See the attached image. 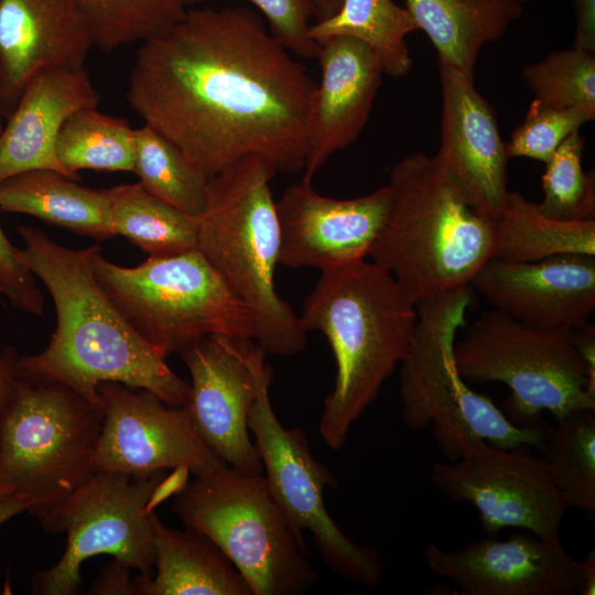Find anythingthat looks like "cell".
<instances>
[{"label": "cell", "instance_id": "obj_6", "mask_svg": "<svg viewBox=\"0 0 595 595\" xmlns=\"http://www.w3.org/2000/svg\"><path fill=\"white\" fill-rule=\"evenodd\" d=\"M472 301L470 288H466L416 304L413 337L400 363L403 423L411 431L431 428L450 462L480 441L500 450L534 446L543 451L552 430L549 424H513L457 371L454 344Z\"/></svg>", "mask_w": 595, "mask_h": 595}, {"label": "cell", "instance_id": "obj_39", "mask_svg": "<svg viewBox=\"0 0 595 595\" xmlns=\"http://www.w3.org/2000/svg\"><path fill=\"white\" fill-rule=\"evenodd\" d=\"M575 34L573 47L595 52V0H573Z\"/></svg>", "mask_w": 595, "mask_h": 595}, {"label": "cell", "instance_id": "obj_42", "mask_svg": "<svg viewBox=\"0 0 595 595\" xmlns=\"http://www.w3.org/2000/svg\"><path fill=\"white\" fill-rule=\"evenodd\" d=\"M581 562L584 575L582 595L595 594V552L592 550Z\"/></svg>", "mask_w": 595, "mask_h": 595}, {"label": "cell", "instance_id": "obj_28", "mask_svg": "<svg viewBox=\"0 0 595 595\" xmlns=\"http://www.w3.org/2000/svg\"><path fill=\"white\" fill-rule=\"evenodd\" d=\"M115 235L126 237L149 256H165L197 248L196 217L147 192L141 184L109 190Z\"/></svg>", "mask_w": 595, "mask_h": 595}, {"label": "cell", "instance_id": "obj_32", "mask_svg": "<svg viewBox=\"0 0 595 595\" xmlns=\"http://www.w3.org/2000/svg\"><path fill=\"white\" fill-rule=\"evenodd\" d=\"M104 52L145 42L169 31L205 0H73Z\"/></svg>", "mask_w": 595, "mask_h": 595}, {"label": "cell", "instance_id": "obj_18", "mask_svg": "<svg viewBox=\"0 0 595 595\" xmlns=\"http://www.w3.org/2000/svg\"><path fill=\"white\" fill-rule=\"evenodd\" d=\"M442 90L441 142L436 164L465 202L491 217L506 202V142L493 106L475 79L439 61Z\"/></svg>", "mask_w": 595, "mask_h": 595}, {"label": "cell", "instance_id": "obj_2", "mask_svg": "<svg viewBox=\"0 0 595 595\" xmlns=\"http://www.w3.org/2000/svg\"><path fill=\"white\" fill-rule=\"evenodd\" d=\"M34 275L47 288L56 328L47 347L18 360V378L62 383L101 410L98 386L118 382L185 407L190 383L129 325L99 286L91 267L97 246L66 248L31 226L18 227Z\"/></svg>", "mask_w": 595, "mask_h": 595}, {"label": "cell", "instance_id": "obj_41", "mask_svg": "<svg viewBox=\"0 0 595 595\" xmlns=\"http://www.w3.org/2000/svg\"><path fill=\"white\" fill-rule=\"evenodd\" d=\"M28 504L14 494L4 497L0 500V524L22 511H28Z\"/></svg>", "mask_w": 595, "mask_h": 595}, {"label": "cell", "instance_id": "obj_14", "mask_svg": "<svg viewBox=\"0 0 595 595\" xmlns=\"http://www.w3.org/2000/svg\"><path fill=\"white\" fill-rule=\"evenodd\" d=\"M181 356L192 380L185 407L202 441L226 465L262 474L248 421L267 365L266 353L253 339L213 335Z\"/></svg>", "mask_w": 595, "mask_h": 595}, {"label": "cell", "instance_id": "obj_43", "mask_svg": "<svg viewBox=\"0 0 595 595\" xmlns=\"http://www.w3.org/2000/svg\"><path fill=\"white\" fill-rule=\"evenodd\" d=\"M313 19L315 22L323 21L337 12L342 0H311Z\"/></svg>", "mask_w": 595, "mask_h": 595}, {"label": "cell", "instance_id": "obj_13", "mask_svg": "<svg viewBox=\"0 0 595 595\" xmlns=\"http://www.w3.org/2000/svg\"><path fill=\"white\" fill-rule=\"evenodd\" d=\"M430 479L450 499L470 504L490 537L515 527L559 539L567 507L543 457L480 441L455 462L434 463Z\"/></svg>", "mask_w": 595, "mask_h": 595}, {"label": "cell", "instance_id": "obj_4", "mask_svg": "<svg viewBox=\"0 0 595 595\" xmlns=\"http://www.w3.org/2000/svg\"><path fill=\"white\" fill-rule=\"evenodd\" d=\"M388 216L369 257L418 304L470 288L493 257L490 219L472 208L433 156L413 152L390 170Z\"/></svg>", "mask_w": 595, "mask_h": 595}, {"label": "cell", "instance_id": "obj_33", "mask_svg": "<svg viewBox=\"0 0 595 595\" xmlns=\"http://www.w3.org/2000/svg\"><path fill=\"white\" fill-rule=\"evenodd\" d=\"M584 138L570 134L545 162L543 198L539 210L552 219L584 221L595 219L594 176L582 166Z\"/></svg>", "mask_w": 595, "mask_h": 595}, {"label": "cell", "instance_id": "obj_29", "mask_svg": "<svg viewBox=\"0 0 595 595\" xmlns=\"http://www.w3.org/2000/svg\"><path fill=\"white\" fill-rule=\"evenodd\" d=\"M136 129L122 119L105 115L97 107L80 109L63 123L56 141L57 159L68 176L77 172L134 171Z\"/></svg>", "mask_w": 595, "mask_h": 595}, {"label": "cell", "instance_id": "obj_35", "mask_svg": "<svg viewBox=\"0 0 595 595\" xmlns=\"http://www.w3.org/2000/svg\"><path fill=\"white\" fill-rule=\"evenodd\" d=\"M594 118L595 113L582 108H555L533 99L523 122L506 142L507 154L545 163L570 134Z\"/></svg>", "mask_w": 595, "mask_h": 595}, {"label": "cell", "instance_id": "obj_16", "mask_svg": "<svg viewBox=\"0 0 595 595\" xmlns=\"http://www.w3.org/2000/svg\"><path fill=\"white\" fill-rule=\"evenodd\" d=\"M424 558L462 595H574L584 586L581 562L560 540L534 534L515 533L505 541L488 536L456 551L430 543Z\"/></svg>", "mask_w": 595, "mask_h": 595}, {"label": "cell", "instance_id": "obj_23", "mask_svg": "<svg viewBox=\"0 0 595 595\" xmlns=\"http://www.w3.org/2000/svg\"><path fill=\"white\" fill-rule=\"evenodd\" d=\"M155 573L132 581L133 595H253L247 580L206 534L176 530L150 512Z\"/></svg>", "mask_w": 595, "mask_h": 595}, {"label": "cell", "instance_id": "obj_26", "mask_svg": "<svg viewBox=\"0 0 595 595\" xmlns=\"http://www.w3.org/2000/svg\"><path fill=\"white\" fill-rule=\"evenodd\" d=\"M489 219L494 259L534 262L567 253L595 256V219H552L518 192H509L505 204Z\"/></svg>", "mask_w": 595, "mask_h": 595}, {"label": "cell", "instance_id": "obj_8", "mask_svg": "<svg viewBox=\"0 0 595 595\" xmlns=\"http://www.w3.org/2000/svg\"><path fill=\"white\" fill-rule=\"evenodd\" d=\"M172 509L219 547L253 595H298L318 582L303 533L262 474L225 465L198 475L176 491Z\"/></svg>", "mask_w": 595, "mask_h": 595}, {"label": "cell", "instance_id": "obj_5", "mask_svg": "<svg viewBox=\"0 0 595 595\" xmlns=\"http://www.w3.org/2000/svg\"><path fill=\"white\" fill-rule=\"evenodd\" d=\"M277 172L263 156L248 155L209 177L196 217L197 249L248 307L260 348L292 356L309 332L275 290L280 226L270 181Z\"/></svg>", "mask_w": 595, "mask_h": 595}, {"label": "cell", "instance_id": "obj_31", "mask_svg": "<svg viewBox=\"0 0 595 595\" xmlns=\"http://www.w3.org/2000/svg\"><path fill=\"white\" fill-rule=\"evenodd\" d=\"M544 462L567 509L595 517V410H577L556 421L544 445Z\"/></svg>", "mask_w": 595, "mask_h": 595}, {"label": "cell", "instance_id": "obj_7", "mask_svg": "<svg viewBox=\"0 0 595 595\" xmlns=\"http://www.w3.org/2000/svg\"><path fill=\"white\" fill-rule=\"evenodd\" d=\"M91 267L116 309L164 358L213 335L255 339L248 307L197 248L126 268L97 246Z\"/></svg>", "mask_w": 595, "mask_h": 595}, {"label": "cell", "instance_id": "obj_9", "mask_svg": "<svg viewBox=\"0 0 595 595\" xmlns=\"http://www.w3.org/2000/svg\"><path fill=\"white\" fill-rule=\"evenodd\" d=\"M102 413L57 382L18 378L0 410V479L43 527L94 473Z\"/></svg>", "mask_w": 595, "mask_h": 595}, {"label": "cell", "instance_id": "obj_24", "mask_svg": "<svg viewBox=\"0 0 595 595\" xmlns=\"http://www.w3.org/2000/svg\"><path fill=\"white\" fill-rule=\"evenodd\" d=\"M0 209L101 241L115 235L109 190L78 185L48 169L18 173L0 182Z\"/></svg>", "mask_w": 595, "mask_h": 595}, {"label": "cell", "instance_id": "obj_25", "mask_svg": "<svg viewBox=\"0 0 595 595\" xmlns=\"http://www.w3.org/2000/svg\"><path fill=\"white\" fill-rule=\"evenodd\" d=\"M405 4L439 61L473 79L480 50L499 40L522 14V4L510 0H405Z\"/></svg>", "mask_w": 595, "mask_h": 595}, {"label": "cell", "instance_id": "obj_34", "mask_svg": "<svg viewBox=\"0 0 595 595\" xmlns=\"http://www.w3.org/2000/svg\"><path fill=\"white\" fill-rule=\"evenodd\" d=\"M522 77L540 104L595 113V52L573 46L554 51L527 65Z\"/></svg>", "mask_w": 595, "mask_h": 595}, {"label": "cell", "instance_id": "obj_38", "mask_svg": "<svg viewBox=\"0 0 595 595\" xmlns=\"http://www.w3.org/2000/svg\"><path fill=\"white\" fill-rule=\"evenodd\" d=\"M129 566L117 559L106 565L99 577L93 583L89 594L94 595H133Z\"/></svg>", "mask_w": 595, "mask_h": 595}, {"label": "cell", "instance_id": "obj_3", "mask_svg": "<svg viewBox=\"0 0 595 595\" xmlns=\"http://www.w3.org/2000/svg\"><path fill=\"white\" fill-rule=\"evenodd\" d=\"M299 317L307 332L326 337L334 354V387L318 430L326 445L339 451L405 357L416 304L388 270L364 259L322 270Z\"/></svg>", "mask_w": 595, "mask_h": 595}, {"label": "cell", "instance_id": "obj_11", "mask_svg": "<svg viewBox=\"0 0 595 595\" xmlns=\"http://www.w3.org/2000/svg\"><path fill=\"white\" fill-rule=\"evenodd\" d=\"M166 470L132 475L95 472L43 526L48 533H67L66 548L51 567L37 572L31 591L37 595L79 593L80 565L109 554L151 577L154 550L150 512Z\"/></svg>", "mask_w": 595, "mask_h": 595}, {"label": "cell", "instance_id": "obj_10", "mask_svg": "<svg viewBox=\"0 0 595 595\" xmlns=\"http://www.w3.org/2000/svg\"><path fill=\"white\" fill-rule=\"evenodd\" d=\"M465 381H499L510 389L507 418L536 425L548 410L559 421L577 410H595V386L571 331L524 325L497 310L482 314L454 344Z\"/></svg>", "mask_w": 595, "mask_h": 595}, {"label": "cell", "instance_id": "obj_40", "mask_svg": "<svg viewBox=\"0 0 595 595\" xmlns=\"http://www.w3.org/2000/svg\"><path fill=\"white\" fill-rule=\"evenodd\" d=\"M17 351L12 347H6L0 355V410L10 399L18 381Z\"/></svg>", "mask_w": 595, "mask_h": 595}, {"label": "cell", "instance_id": "obj_45", "mask_svg": "<svg viewBox=\"0 0 595 595\" xmlns=\"http://www.w3.org/2000/svg\"><path fill=\"white\" fill-rule=\"evenodd\" d=\"M510 1H515V2H518V3L523 4V1H524V0H510Z\"/></svg>", "mask_w": 595, "mask_h": 595}, {"label": "cell", "instance_id": "obj_19", "mask_svg": "<svg viewBox=\"0 0 595 595\" xmlns=\"http://www.w3.org/2000/svg\"><path fill=\"white\" fill-rule=\"evenodd\" d=\"M470 286L524 325L573 331L595 310V256L567 253L534 262L491 258Z\"/></svg>", "mask_w": 595, "mask_h": 595}, {"label": "cell", "instance_id": "obj_15", "mask_svg": "<svg viewBox=\"0 0 595 595\" xmlns=\"http://www.w3.org/2000/svg\"><path fill=\"white\" fill-rule=\"evenodd\" d=\"M102 425L95 472L132 475L174 468L195 476L226 464L202 441L186 407H174L118 382L98 386Z\"/></svg>", "mask_w": 595, "mask_h": 595}, {"label": "cell", "instance_id": "obj_27", "mask_svg": "<svg viewBox=\"0 0 595 595\" xmlns=\"http://www.w3.org/2000/svg\"><path fill=\"white\" fill-rule=\"evenodd\" d=\"M419 31L405 7L393 0H342L332 17L312 23L315 42L347 36L365 43L380 62L382 73L402 77L412 68L407 36Z\"/></svg>", "mask_w": 595, "mask_h": 595}, {"label": "cell", "instance_id": "obj_36", "mask_svg": "<svg viewBox=\"0 0 595 595\" xmlns=\"http://www.w3.org/2000/svg\"><path fill=\"white\" fill-rule=\"evenodd\" d=\"M266 18L269 31L289 52L316 58L318 44L311 37V0H249Z\"/></svg>", "mask_w": 595, "mask_h": 595}, {"label": "cell", "instance_id": "obj_44", "mask_svg": "<svg viewBox=\"0 0 595 595\" xmlns=\"http://www.w3.org/2000/svg\"><path fill=\"white\" fill-rule=\"evenodd\" d=\"M9 495H11V491L6 487V485L0 479V500Z\"/></svg>", "mask_w": 595, "mask_h": 595}, {"label": "cell", "instance_id": "obj_30", "mask_svg": "<svg viewBox=\"0 0 595 595\" xmlns=\"http://www.w3.org/2000/svg\"><path fill=\"white\" fill-rule=\"evenodd\" d=\"M136 132L134 173L141 186L181 212L204 209L208 177L170 139L143 125Z\"/></svg>", "mask_w": 595, "mask_h": 595}, {"label": "cell", "instance_id": "obj_20", "mask_svg": "<svg viewBox=\"0 0 595 595\" xmlns=\"http://www.w3.org/2000/svg\"><path fill=\"white\" fill-rule=\"evenodd\" d=\"M95 40L73 0H0V116L40 72L84 68Z\"/></svg>", "mask_w": 595, "mask_h": 595}, {"label": "cell", "instance_id": "obj_17", "mask_svg": "<svg viewBox=\"0 0 595 595\" xmlns=\"http://www.w3.org/2000/svg\"><path fill=\"white\" fill-rule=\"evenodd\" d=\"M390 203L388 185L347 199L321 195L304 180L289 186L277 202L279 263L322 271L364 260L382 229Z\"/></svg>", "mask_w": 595, "mask_h": 595}, {"label": "cell", "instance_id": "obj_12", "mask_svg": "<svg viewBox=\"0 0 595 595\" xmlns=\"http://www.w3.org/2000/svg\"><path fill=\"white\" fill-rule=\"evenodd\" d=\"M272 379L267 364L248 425L273 497L299 531L312 534L316 551L333 572L363 586L378 585L383 575L378 552L351 540L327 512L324 489L336 487L337 479L313 456L306 433L286 429L277 418L269 394Z\"/></svg>", "mask_w": 595, "mask_h": 595}, {"label": "cell", "instance_id": "obj_21", "mask_svg": "<svg viewBox=\"0 0 595 595\" xmlns=\"http://www.w3.org/2000/svg\"><path fill=\"white\" fill-rule=\"evenodd\" d=\"M316 43L321 78L312 91L306 115L302 180L307 182L331 155L359 137L383 75L376 54L358 40L332 36Z\"/></svg>", "mask_w": 595, "mask_h": 595}, {"label": "cell", "instance_id": "obj_22", "mask_svg": "<svg viewBox=\"0 0 595 595\" xmlns=\"http://www.w3.org/2000/svg\"><path fill=\"white\" fill-rule=\"evenodd\" d=\"M99 102V93L85 67L36 74L0 132V182L37 169L69 177L56 155L58 132L71 115Z\"/></svg>", "mask_w": 595, "mask_h": 595}, {"label": "cell", "instance_id": "obj_37", "mask_svg": "<svg viewBox=\"0 0 595 595\" xmlns=\"http://www.w3.org/2000/svg\"><path fill=\"white\" fill-rule=\"evenodd\" d=\"M0 294L26 313L42 315L43 295L36 285L25 250L13 246L0 227Z\"/></svg>", "mask_w": 595, "mask_h": 595}, {"label": "cell", "instance_id": "obj_1", "mask_svg": "<svg viewBox=\"0 0 595 595\" xmlns=\"http://www.w3.org/2000/svg\"><path fill=\"white\" fill-rule=\"evenodd\" d=\"M314 87L257 12L193 8L141 44L127 101L208 178L248 155L292 173L304 169Z\"/></svg>", "mask_w": 595, "mask_h": 595}]
</instances>
